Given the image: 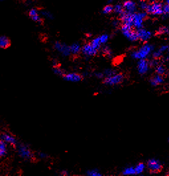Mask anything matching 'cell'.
<instances>
[{
  "instance_id": "obj_1",
  "label": "cell",
  "mask_w": 169,
  "mask_h": 176,
  "mask_svg": "<svg viewBox=\"0 0 169 176\" xmlns=\"http://www.w3.org/2000/svg\"><path fill=\"white\" fill-rule=\"evenodd\" d=\"M16 148L19 156L23 160L27 161H33L34 160L35 156L31 148L28 145L23 143H18Z\"/></svg>"
},
{
  "instance_id": "obj_2",
  "label": "cell",
  "mask_w": 169,
  "mask_h": 176,
  "mask_svg": "<svg viewBox=\"0 0 169 176\" xmlns=\"http://www.w3.org/2000/svg\"><path fill=\"white\" fill-rule=\"evenodd\" d=\"M154 47L150 44H145L137 50H135L131 53V57L134 59L141 60L146 59L152 53Z\"/></svg>"
},
{
  "instance_id": "obj_3",
  "label": "cell",
  "mask_w": 169,
  "mask_h": 176,
  "mask_svg": "<svg viewBox=\"0 0 169 176\" xmlns=\"http://www.w3.org/2000/svg\"><path fill=\"white\" fill-rule=\"evenodd\" d=\"M133 18V27L137 30L143 28L144 21L147 18V13L145 11L141 12H135L132 14Z\"/></svg>"
},
{
  "instance_id": "obj_4",
  "label": "cell",
  "mask_w": 169,
  "mask_h": 176,
  "mask_svg": "<svg viewBox=\"0 0 169 176\" xmlns=\"http://www.w3.org/2000/svg\"><path fill=\"white\" fill-rule=\"evenodd\" d=\"M146 13L153 16L162 15L163 5L159 2L151 3L149 4V6L146 10Z\"/></svg>"
},
{
  "instance_id": "obj_5",
  "label": "cell",
  "mask_w": 169,
  "mask_h": 176,
  "mask_svg": "<svg viewBox=\"0 0 169 176\" xmlns=\"http://www.w3.org/2000/svg\"><path fill=\"white\" fill-rule=\"evenodd\" d=\"M121 32L123 33V35L126 37L128 40H129L131 41H136L138 38L137 31L133 29V27L122 25L121 26Z\"/></svg>"
},
{
  "instance_id": "obj_6",
  "label": "cell",
  "mask_w": 169,
  "mask_h": 176,
  "mask_svg": "<svg viewBox=\"0 0 169 176\" xmlns=\"http://www.w3.org/2000/svg\"><path fill=\"white\" fill-rule=\"evenodd\" d=\"M124 79V77L123 74L116 73L115 74L111 76L104 78L103 83L104 84L107 85V86H116V85H118L123 82Z\"/></svg>"
},
{
  "instance_id": "obj_7",
  "label": "cell",
  "mask_w": 169,
  "mask_h": 176,
  "mask_svg": "<svg viewBox=\"0 0 169 176\" xmlns=\"http://www.w3.org/2000/svg\"><path fill=\"white\" fill-rule=\"evenodd\" d=\"M54 48L57 52H59L60 54H61L63 56L67 57V56L71 55L70 46L64 43H61L60 41L55 42L54 44Z\"/></svg>"
},
{
  "instance_id": "obj_8",
  "label": "cell",
  "mask_w": 169,
  "mask_h": 176,
  "mask_svg": "<svg viewBox=\"0 0 169 176\" xmlns=\"http://www.w3.org/2000/svg\"><path fill=\"white\" fill-rule=\"evenodd\" d=\"M98 50L93 47L90 43H86L82 47L81 53L86 58H90L92 57V56H94L98 54Z\"/></svg>"
},
{
  "instance_id": "obj_9",
  "label": "cell",
  "mask_w": 169,
  "mask_h": 176,
  "mask_svg": "<svg viewBox=\"0 0 169 176\" xmlns=\"http://www.w3.org/2000/svg\"><path fill=\"white\" fill-rule=\"evenodd\" d=\"M0 140L14 147H16L17 144L19 143L14 136L8 132H2L0 133Z\"/></svg>"
},
{
  "instance_id": "obj_10",
  "label": "cell",
  "mask_w": 169,
  "mask_h": 176,
  "mask_svg": "<svg viewBox=\"0 0 169 176\" xmlns=\"http://www.w3.org/2000/svg\"><path fill=\"white\" fill-rule=\"evenodd\" d=\"M147 168L151 172L159 173L161 171L162 166L159 160L151 159L147 162Z\"/></svg>"
},
{
  "instance_id": "obj_11",
  "label": "cell",
  "mask_w": 169,
  "mask_h": 176,
  "mask_svg": "<svg viewBox=\"0 0 169 176\" xmlns=\"http://www.w3.org/2000/svg\"><path fill=\"white\" fill-rule=\"evenodd\" d=\"M62 78L65 80L67 82L76 83V82H80L82 80L84 76L79 73L70 72V73H66L65 74L62 76Z\"/></svg>"
},
{
  "instance_id": "obj_12",
  "label": "cell",
  "mask_w": 169,
  "mask_h": 176,
  "mask_svg": "<svg viewBox=\"0 0 169 176\" xmlns=\"http://www.w3.org/2000/svg\"><path fill=\"white\" fill-rule=\"evenodd\" d=\"M151 66L150 62L146 59L139 60L137 63V70L141 75H144L149 71V67Z\"/></svg>"
},
{
  "instance_id": "obj_13",
  "label": "cell",
  "mask_w": 169,
  "mask_h": 176,
  "mask_svg": "<svg viewBox=\"0 0 169 176\" xmlns=\"http://www.w3.org/2000/svg\"><path fill=\"white\" fill-rule=\"evenodd\" d=\"M137 33L139 40L143 42L147 41L152 37V33L149 30L144 29V28H141V29H137Z\"/></svg>"
},
{
  "instance_id": "obj_14",
  "label": "cell",
  "mask_w": 169,
  "mask_h": 176,
  "mask_svg": "<svg viewBox=\"0 0 169 176\" xmlns=\"http://www.w3.org/2000/svg\"><path fill=\"white\" fill-rule=\"evenodd\" d=\"M123 6L125 12L129 13H133L136 11L137 5L133 0H125L123 3Z\"/></svg>"
},
{
  "instance_id": "obj_15",
  "label": "cell",
  "mask_w": 169,
  "mask_h": 176,
  "mask_svg": "<svg viewBox=\"0 0 169 176\" xmlns=\"http://www.w3.org/2000/svg\"><path fill=\"white\" fill-rule=\"evenodd\" d=\"M29 16L34 22L41 24L43 23V18L40 15V11L36 8H32L29 11Z\"/></svg>"
},
{
  "instance_id": "obj_16",
  "label": "cell",
  "mask_w": 169,
  "mask_h": 176,
  "mask_svg": "<svg viewBox=\"0 0 169 176\" xmlns=\"http://www.w3.org/2000/svg\"><path fill=\"white\" fill-rule=\"evenodd\" d=\"M163 82H164V78H163L162 76L159 74H156L154 77L151 78L150 79V83L153 86H159V85L163 83Z\"/></svg>"
},
{
  "instance_id": "obj_17",
  "label": "cell",
  "mask_w": 169,
  "mask_h": 176,
  "mask_svg": "<svg viewBox=\"0 0 169 176\" xmlns=\"http://www.w3.org/2000/svg\"><path fill=\"white\" fill-rule=\"evenodd\" d=\"M11 46V41L6 36H0V48L6 49Z\"/></svg>"
},
{
  "instance_id": "obj_18",
  "label": "cell",
  "mask_w": 169,
  "mask_h": 176,
  "mask_svg": "<svg viewBox=\"0 0 169 176\" xmlns=\"http://www.w3.org/2000/svg\"><path fill=\"white\" fill-rule=\"evenodd\" d=\"M70 48H71V54L72 55L77 56L80 53H81L82 46L78 43H74L72 44L71 46H70Z\"/></svg>"
},
{
  "instance_id": "obj_19",
  "label": "cell",
  "mask_w": 169,
  "mask_h": 176,
  "mask_svg": "<svg viewBox=\"0 0 169 176\" xmlns=\"http://www.w3.org/2000/svg\"><path fill=\"white\" fill-rule=\"evenodd\" d=\"M8 154V144L0 140V158H4Z\"/></svg>"
},
{
  "instance_id": "obj_20",
  "label": "cell",
  "mask_w": 169,
  "mask_h": 176,
  "mask_svg": "<svg viewBox=\"0 0 169 176\" xmlns=\"http://www.w3.org/2000/svg\"><path fill=\"white\" fill-rule=\"evenodd\" d=\"M40 15H41L42 18L49 19V20H52L54 19V15L52 14L50 11L48 10H41L40 11Z\"/></svg>"
},
{
  "instance_id": "obj_21",
  "label": "cell",
  "mask_w": 169,
  "mask_h": 176,
  "mask_svg": "<svg viewBox=\"0 0 169 176\" xmlns=\"http://www.w3.org/2000/svg\"><path fill=\"white\" fill-rule=\"evenodd\" d=\"M90 43H91L92 46L94 47L96 50H98V51L101 49L102 44L100 42V38H99V37H96L94 39H92L91 42H90Z\"/></svg>"
},
{
  "instance_id": "obj_22",
  "label": "cell",
  "mask_w": 169,
  "mask_h": 176,
  "mask_svg": "<svg viewBox=\"0 0 169 176\" xmlns=\"http://www.w3.org/2000/svg\"><path fill=\"white\" fill-rule=\"evenodd\" d=\"M52 70H53V72L55 73L56 75L62 76V77L66 73L65 70L62 69V68L61 66H59V65L53 66V68H52Z\"/></svg>"
},
{
  "instance_id": "obj_23",
  "label": "cell",
  "mask_w": 169,
  "mask_h": 176,
  "mask_svg": "<svg viewBox=\"0 0 169 176\" xmlns=\"http://www.w3.org/2000/svg\"><path fill=\"white\" fill-rule=\"evenodd\" d=\"M114 12L119 14V15H121L123 13L125 12L124 11V8L123 6V4L121 3H118L116 4L114 6Z\"/></svg>"
},
{
  "instance_id": "obj_24",
  "label": "cell",
  "mask_w": 169,
  "mask_h": 176,
  "mask_svg": "<svg viewBox=\"0 0 169 176\" xmlns=\"http://www.w3.org/2000/svg\"><path fill=\"white\" fill-rule=\"evenodd\" d=\"M145 164L144 163H138L137 165L135 167V172H136V174L137 175H140L144 172L145 169Z\"/></svg>"
},
{
  "instance_id": "obj_25",
  "label": "cell",
  "mask_w": 169,
  "mask_h": 176,
  "mask_svg": "<svg viewBox=\"0 0 169 176\" xmlns=\"http://www.w3.org/2000/svg\"><path fill=\"white\" fill-rule=\"evenodd\" d=\"M114 12V6L112 4H107L102 9V13L105 15H108Z\"/></svg>"
},
{
  "instance_id": "obj_26",
  "label": "cell",
  "mask_w": 169,
  "mask_h": 176,
  "mask_svg": "<svg viewBox=\"0 0 169 176\" xmlns=\"http://www.w3.org/2000/svg\"><path fill=\"white\" fill-rule=\"evenodd\" d=\"M135 174H136L135 169L133 167L126 168L123 171V175H135Z\"/></svg>"
},
{
  "instance_id": "obj_27",
  "label": "cell",
  "mask_w": 169,
  "mask_h": 176,
  "mask_svg": "<svg viewBox=\"0 0 169 176\" xmlns=\"http://www.w3.org/2000/svg\"><path fill=\"white\" fill-rule=\"evenodd\" d=\"M86 175L88 176H101L102 174L97 169H91L87 171Z\"/></svg>"
},
{
  "instance_id": "obj_28",
  "label": "cell",
  "mask_w": 169,
  "mask_h": 176,
  "mask_svg": "<svg viewBox=\"0 0 169 176\" xmlns=\"http://www.w3.org/2000/svg\"><path fill=\"white\" fill-rule=\"evenodd\" d=\"M149 3L147 1H145V0H141L138 4V7L141 11H146L147 9L149 6Z\"/></svg>"
},
{
  "instance_id": "obj_29",
  "label": "cell",
  "mask_w": 169,
  "mask_h": 176,
  "mask_svg": "<svg viewBox=\"0 0 169 176\" xmlns=\"http://www.w3.org/2000/svg\"><path fill=\"white\" fill-rule=\"evenodd\" d=\"M166 72V68L162 65H157L156 67V74L162 76Z\"/></svg>"
},
{
  "instance_id": "obj_30",
  "label": "cell",
  "mask_w": 169,
  "mask_h": 176,
  "mask_svg": "<svg viewBox=\"0 0 169 176\" xmlns=\"http://www.w3.org/2000/svg\"><path fill=\"white\" fill-rule=\"evenodd\" d=\"M99 38H100V40L101 43L102 44H105L108 43V40L109 38V37L108 34H103V35L99 36Z\"/></svg>"
},
{
  "instance_id": "obj_31",
  "label": "cell",
  "mask_w": 169,
  "mask_h": 176,
  "mask_svg": "<svg viewBox=\"0 0 169 176\" xmlns=\"http://www.w3.org/2000/svg\"><path fill=\"white\" fill-rule=\"evenodd\" d=\"M102 53L104 55H106L107 56H112V50H111L110 48L108 46H104L102 48Z\"/></svg>"
},
{
  "instance_id": "obj_32",
  "label": "cell",
  "mask_w": 169,
  "mask_h": 176,
  "mask_svg": "<svg viewBox=\"0 0 169 176\" xmlns=\"http://www.w3.org/2000/svg\"><path fill=\"white\" fill-rule=\"evenodd\" d=\"M159 35H168L169 34V27H162L158 30Z\"/></svg>"
},
{
  "instance_id": "obj_33",
  "label": "cell",
  "mask_w": 169,
  "mask_h": 176,
  "mask_svg": "<svg viewBox=\"0 0 169 176\" xmlns=\"http://www.w3.org/2000/svg\"><path fill=\"white\" fill-rule=\"evenodd\" d=\"M163 17L164 18H167V17H169V5L167 4H165L163 5V14H162Z\"/></svg>"
},
{
  "instance_id": "obj_34",
  "label": "cell",
  "mask_w": 169,
  "mask_h": 176,
  "mask_svg": "<svg viewBox=\"0 0 169 176\" xmlns=\"http://www.w3.org/2000/svg\"><path fill=\"white\" fill-rule=\"evenodd\" d=\"M116 73V72H115V70H112V69H110V68H108L106 69L103 72V74L105 76V78L106 77H108V76H111L114 74Z\"/></svg>"
},
{
  "instance_id": "obj_35",
  "label": "cell",
  "mask_w": 169,
  "mask_h": 176,
  "mask_svg": "<svg viewBox=\"0 0 169 176\" xmlns=\"http://www.w3.org/2000/svg\"><path fill=\"white\" fill-rule=\"evenodd\" d=\"M162 53H161V51L158 49L157 50H156V51H155V52L153 53V58L154 59H159L161 56H162Z\"/></svg>"
},
{
  "instance_id": "obj_36",
  "label": "cell",
  "mask_w": 169,
  "mask_h": 176,
  "mask_svg": "<svg viewBox=\"0 0 169 176\" xmlns=\"http://www.w3.org/2000/svg\"><path fill=\"white\" fill-rule=\"evenodd\" d=\"M37 156L40 158V159H42V160H44V159H46L49 156L48 154H46V153L43 152H39L37 153Z\"/></svg>"
},
{
  "instance_id": "obj_37",
  "label": "cell",
  "mask_w": 169,
  "mask_h": 176,
  "mask_svg": "<svg viewBox=\"0 0 169 176\" xmlns=\"http://www.w3.org/2000/svg\"><path fill=\"white\" fill-rule=\"evenodd\" d=\"M95 76L98 78V79H102V78H105V76L103 74V72H96L95 73Z\"/></svg>"
},
{
  "instance_id": "obj_38",
  "label": "cell",
  "mask_w": 169,
  "mask_h": 176,
  "mask_svg": "<svg viewBox=\"0 0 169 176\" xmlns=\"http://www.w3.org/2000/svg\"><path fill=\"white\" fill-rule=\"evenodd\" d=\"M168 46H167V45H162V46H161L159 48V50L161 51V53H164L165 52H166V51L168 50Z\"/></svg>"
},
{
  "instance_id": "obj_39",
  "label": "cell",
  "mask_w": 169,
  "mask_h": 176,
  "mask_svg": "<svg viewBox=\"0 0 169 176\" xmlns=\"http://www.w3.org/2000/svg\"><path fill=\"white\" fill-rule=\"evenodd\" d=\"M61 175H64V176H65V175H68L69 173H68V172L66 171V170H62V171L61 172V173H60Z\"/></svg>"
},
{
  "instance_id": "obj_40",
  "label": "cell",
  "mask_w": 169,
  "mask_h": 176,
  "mask_svg": "<svg viewBox=\"0 0 169 176\" xmlns=\"http://www.w3.org/2000/svg\"><path fill=\"white\" fill-rule=\"evenodd\" d=\"M112 24H113V25H114V27H117V26L119 25V21H117V20H114V21H113V22H112Z\"/></svg>"
},
{
  "instance_id": "obj_41",
  "label": "cell",
  "mask_w": 169,
  "mask_h": 176,
  "mask_svg": "<svg viewBox=\"0 0 169 176\" xmlns=\"http://www.w3.org/2000/svg\"><path fill=\"white\" fill-rule=\"evenodd\" d=\"M113 1H114V0H108V4H112Z\"/></svg>"
},
{
  "instance_id": "obj_42",
  "label": "cell",
  "mask_w": 169,
  "mask_h": 176,
  "mask_svg": "<svg viewBox=\"0 0 169 176\" xmlns=\"http://www.w3.org/2000/svg\"><path fill=\"white\" fill-rule=\"evenodd\" d=\"M165 2H166V4L169 5V0H165Z\"/></svg>"
},
{
  "instance_id": "obj_43",
  "label": "cell",
  "mask_w": 169,
  "mask_h": 176,
  "mask_svg": "<svg viewBox=\"0 0 169 176\" xmlns=\"http://www.w3.org/2000/svg\"><path fill=\"white\" fill-rule=\"evenodd\" d=\"M151 2H158L159 0H150Z\"/></svg>"
},
{
  "instance_id": "obj_44",
  "label": "cell",
  "mask_w": 169,
  "mask_h": 176,
  "mask_svg": "<svg viewBox=\"0 0 169 176\" xmlns=\"http://www.w3.org/2000/svg\"><path fill=\"white\" fill-rule=\"evenodd\" d=\"M167 51H168V53H169V46H168V50H167Z\"/></svg>"
},
{
  "instance_id": "obj_45",
  "label": "cell",
  "mask_w": 169,
  "mask_h": 176,
  "mask_svg": "<svg viewBox=\"0 0 169 176\" xmlns=\"http://www.w3.org/2000/svg\"><path fill=\"white\" fill-rule=\"evenodd\" d=\"M0 1H5V0H0Z\"/></svg>"
},
{
  "instance_id": "obj_46",
  "label": "cell",
  "mask_w": 169,
  "mask_h": 176,
  "mask_svg": "<svg viewBox=\"0 0 169 176\" xmlns=\"http://www.w3.org/2000/svg\"><path fill=\"white\" fill-rule=\"evenodd\" d=\"M168 140H169V139H168Z\"/></svg>"
}]
</instances>
